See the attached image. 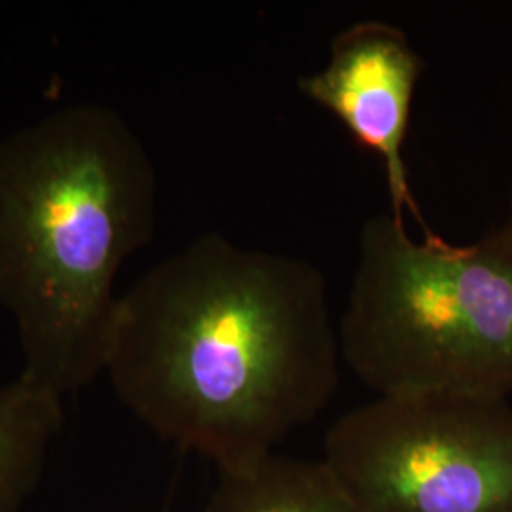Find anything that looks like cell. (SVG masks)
<instances>
[{"mask_svg":"<svg viewBox=\"0 0 512 512\" xmlns=\"http://www.w3.org/2000/svg\"><path fill=\"white\" fill-rule=\"evenodd\" d=\"M340 359L315 264L205 234L120 294L105 372L160 439L234 473L329 406Z\"/></svg>","mask_w":512,"mask_h":512,"instance_id":"6da1fadb","label":"cell"},{"mask_svg":"<svg viewBox=\"0 0 512 512\" xmlns=\"http://www.w3.org/2000/svg\"><path fill=\"white\" fill-rule=\"evenodd\" d=\"M342 361L378 397L512 395V238H412L366 220L338 325Z\"/></svg>","mask_w":512,"mask_h":512,"instance_id":"3957f363","label":"cell"},{"mask_svg":"<svg viewBox=\"0 0 512 512\" xmlns=\"http://www.w3.org/2000/svg\"><path fill=\"white\" fill-rule=\"evenodd\" d=\"M323 461L361 512H512V404L376 397L332 423Z\"/></svg>","mask_w":512,"mask_h":512,"instance_id":"277c9868","label":"cell"},{"mask_svg":"<svg viewBox=\"0 0 512 512\" xmlns=\"http://www.w3.org/2000/svg\"><path fill=\"white\" fill-rule=\"evenodd\" d=\"M158 179L116 110L82 103L0 139V308L21 378L65 399L105 372L114 281L154 236Z\"/></svg>","mask_w":512,"mask_h":512,"instance_id":"7a4b0ae2","label":"cell"},{"mask_svg":"<svg viewBox=\"0 0 512 512\" xmlns=\"http://www.w3.org/2000/svg\"><path fill=\"white\" fill-rule=\"evenodd\" d=\"M425 69L401 27L385 21H357L330 42L329 63L298 80V90L336 116L359 147L384 165L391 215H414L425 238L435 236L421 217L408 183L403 148L412 118L416 86Z\"/></svg>","mask_w":512,"mask_h":512,"instance_id":"5b68a950","label":"cell"},{"mask_svg":"<svg viewBox=\"0 0 512 512\" xmlns=\"http://www.w3.org/2000/svg\"><path fill=\"white\" fill-rule=\"evenodd\" d=\"M63 423V399L19 376L0 387V512H19L35 494Z\"/></svg>","mask_w":512,"mask_h":512,"instance_id":"52a82bcc","label":"cell"},{"mask_svg":"<svg viewBox=\"0 0 512 512\" xmlns=\"http://www.w3.org/2000/svg\"><path fill=\"white\" fill-rule=\"evenodd\" d=\"M203 512H361L325 461L270 456L249 469L220 473Z\"/></svg>","mask_w":512,"mask_h":512,"instance_id":"8992f818","label":"cell"},{"mask_svg":"<svg viewBox=\"0 0 512 512\" xmlns=\"http://www.w3.org/2000/svg\"><path fill=\"white\" fill-rule=\"evenodd\" d=\"M501 230L507 234V236H511L512 238V188H511V198H509V213H507V220L503 222V226H501Z\"/></svg>","mask_w":512,"mask_h":512,"instance_id":"ba28073f","label":"cell"}]
</instances>
